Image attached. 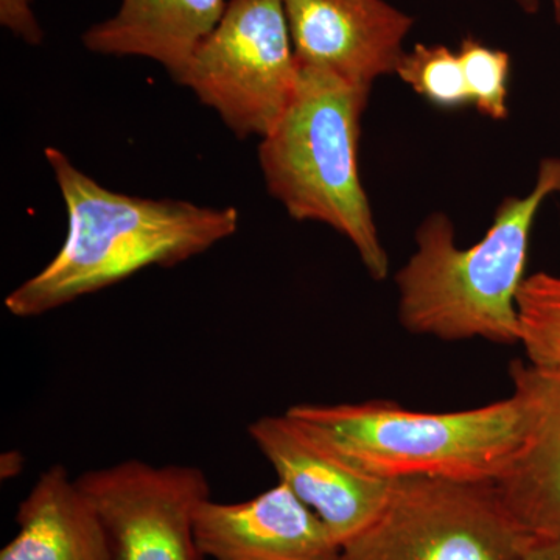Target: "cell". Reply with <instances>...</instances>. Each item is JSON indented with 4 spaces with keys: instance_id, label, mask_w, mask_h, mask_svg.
<instances>
[{
    "instance_id": "obj_1",
    "label": "cell",
    "mask_w": 560,
    "mask_h": 560,
    "mask_svg": "<svg viewBox=\"0 0 560 560\" xmlns=\"http://www.w3.org/2000/svg\"><path fill=\"white\" fill-rule=\"evenodd\" d=\"M68 210L57 256L5 298L18 318H35L116 285L150 267H175L232 237L234 208L117 194L79 171L62 151L44 150Z\"/></svg>"
},
{
    "instance_id": "obj_2",
    "label": "cell",
    "mask_w": 560,
    "mask_h": 560,
    "mask_svg": "<svg viewBox=\"0 0 560 560\" xmlns=\"http://www.w3.org/2000/svg\"><path fill=\"white\" fill-rule=\"evenodd\" d=\"M560 194V158L540 162L526 197L504 198L477 245L460 249L444 213L416 234V253L396 276L401 326L444 341L481 338L518 345L517 296L525 282L530 231L540 206Z\"/></svg>"
},
{
    "instance_id": "obj_3",
    "label": "cell",
    "mask_w": 560,
    "mask_h": 560,
    "mask_svg": "<svg viewBox=\"0 0 560 560\" xmlns=\"http://www.w3.org/2000/svg\"><path fill=\"white\" fill-rule=\"evenodd\" d=\"M370 92L326 70L302 68L290 108L261 139L267 189L291 219L318 221L345 235L372 279H386L388 256L360 179L361 116Z\"/></svg>"
},
{
    "instance_id": "obj_4",
    "label": "cell",
    "mask_w": 560,
    "mask_h": 560,
    "mask_svg": "<svg viewBox=\"0 0 560 560\" xmlns=\"http://www.w3.org/2000/svg\"><path fill=\"white\" fill-rule=\"evenodd\" d=\"M285 412L357 469L388 481L495 482L514 458L523 431L514 394L451 412L412 411L385 400L302 404Z\"/></svg>"
},
{
    "instance_id": "obj_5",
    "label": "cell",
    "mask_w": 560,
    "mask_h": 560,
    "mask_svg": "<svg viewBox=\"0 0 560 560\" xmlns=\"http://www.w3.org/2000/svg\"><path fill=\"white\" fill-rule=\"evenodd\" d=\"M530 541L493 482L401 478L340 560H523Z\"/></svg>"
},
{
    "instance_id": "obj_6",
    "label": "cell",
    "mask_w": 560,
    "mask_h": 560,
    "mask_svg": "<svg viewBox=\"0 0 560 560\" xmlns=\"http://www.w3.org/2000/svg\"><path fill=\"white\" fill-rule=\"evenodd\" d=\"M298 80L283 0H231L175 81L238 139H264L296 97Z\"/></svg>"
},
{
    "instance_id": "obj_7",
    "label": "cell",
    "mask_w": 560,
    "mask_h": 560,
    "mask_svg": "<svg viewBox=\"0 0 560 560\" xmlns=\"http://www.w3.org/2000/svg\"><path fill=\"white\" fill-rule=\"evenodd\" d=\"M77 482L101 517L110 560H206L194 523L210 482L198 467L125 459Z\"/></svg>"
},
{
    "instance_id": "obj_8",
    "label": "cell",
    "mask_w": 560,
    "mask_h": 560,
    "mask_svg": "<svg viewBox=\"0 0 560 560\" xmlns=\"http://www.w3.org/2000/svg\"><path fill=\"white\" fill-rule=\"evenodd\" d=\"M248 434L278 481L315 512L340 545L366 528L388 500L393 481L357 469L287 412L254 420Z\"/></svg>"
},
{
    "instance_id": "obj_9",
    "label": "cell",
    "mask_w": 560,
    "mask_h": 560,
    "mask_svg": "<svg viewBox=\"0 0 560 560\" xmlns=\"http://www.w3.org/2000/svg\"><path fill=\"white\" fill-rule=\"evenodd\" d=\"M298 66L371 91L399 68L415 20L385 0H283Z\"/></svg>"
},
{
    "instance_id": "obj_10",
    "label": "cell",
    "mask_w": 560,
    "mask_h": 560,
    "mask_svg": "<svg viewBox=\"0 0 560 560\" xmlns=\"http://www.w3.org/2000/svg\"><path fill=\"white\" fill-rule=\"evenodd\" d=\"M510 375L512 394L522 407V441L493 486L526 536L559 540L560 371L515 360Z\"/></svg>"
},
{
    "instance_id": "obj_11",
    "label": "cell",
    "mask_w": 560,
    "mask_h": 560,
    "mask_svg": "<svg viewBox=\"0 0 560 560\" xmlns=\"http://www.w3.org/2000/svg\"><path fill=\"white\" fill-rule=\"evenodd\" d=\"M194 526L206 559L340 560L341 545L280 481L238 503L202 501Z\"/></svg>"
},
{
    "instance_id": "obj_12",
    "label": "cell",
    "mask_w": 560,
    "mask_h": 560,
    "mask_svg": "<svg viewBox=\"0 0 560 560\" xmlns=\"http://www.w3.org/2000/svg\"><path fill=\"white\" fill-rule=\"evenodd\" d=\"M226 7V0H121L117 13L81 40L94 54L160 62L176 80Z\"/></svg>"
},
{
    "instance_id": "obj_13",
    "label": "cell",
    "mask_w": 560,
    "mask_h": 560,
    "mask_svg": "<svg viewBox=\"0 0 560 560\" xmlns=\"http://www.w3.org/2000/svg\"><path fill=\"white\" fill-rule=\"evenodd\" d=\"M16 523L0 560H110L97 511L61 464L39 475L18 506Z\"/></svg>"
},
{
    "instance_id": "obj_14",
    "label": "cell",
    "mask_w": 560,
    "mask_h": 560,
    "mask_svg": "<svg viewBox=\"0 0 560 560\" xmlns=\"http://www.w3.org/2000/svg\"><path fill=\"white\" fill-rule=\"evenodd\" d=\"M518 345L528 363L560 371V276L536 272L517 296Z\"/></svg>"
},
{
    "instance_id": "obj_15",
    "label": "cell",
    "mask_w": 560,
    "mask_h": 560,
    "mask_svg": "<svg viewBox=\"0 0 560 560\" xmlns=\"http://www.w3.org/2000/svg\"><path fill=\"white\" fill-rule=\"evenodd\" d=\"M396 73L440 108H460L471 102L458 54L448 47L416 44L415 49L405 51Z\"/></svg>"
},
{
    "instance_id": "obj_16",
    "label": "cell",
    "mask_w": 560,
    "mask_h": 560,
    "mask_svg": "<svg viewBox=\"0 0 560 560\" xmlns=\"http://www.w3.org/2000/svg\"><path fill=\"white\" fill-rule=\"evenodd\" d=\"M458 57L471 103L490 119H506L510 55L467 36L460 43Z\"/></svg>"
},
{
    "instance_id": "obj_17",
    "label": "cell",
    "mask_w": 560,
    "mask_h": 560,
    "mask_svg": "<svg viewBox=\"0 0 560 560\" xmlns=\"http://www.w3.org/2000/svg\"><path fill=\"white\" fill-rule=\"evenodd\" d=\"M0 24L31 46L43 43L44 32L33 10V0H0Z\"/></svg>"
},
{
    "instance_id": "obj_18",
    "label": "cell",
    "mask_w": 560,
    "mask_h": 560,
    "mask_svg": "<svg viewBox=\"0 0 560 560\" xmlns=\"http://www.w3.org/2000/svg\"><path fill=\"white\" fill-rule=\"evenodd\" d=\"M523 560H560V539L530 541Z\"/></svg>"
},
{
    "instance_id": "obj_19",
    "label": "cell",
    "mask_w": 560,
    "mask_h": 560,
    "mask_svg": "<svg viewBox=\"0 0 560 560\" xmlns=\"http://www.w3.org/2000/svg\"><path fill=\"white\" fill-rule=\"evenodd\" d=\"M22 466H24V458L20 452H7L2 455V463H0V474L3 480L21 475Z\"/></svg>"
},
{
    "instance_id": "obj_20",
    "label": "cell",
    "mask_w": 560,
    "mask_h": 560,
    "mask_svg": "<svg viewBox=\"0 0 560 560\" xmlns=\"http://www.w3.org/2000/svg\"><path fill=\"white\" fill-rule=\"evenodd\" d=\"M518 5L522 7L526 13H537L539 10V0H517ZM552 11H555L556 22L560 25V0H551Z\"/></svg>"
}]
</instances>
